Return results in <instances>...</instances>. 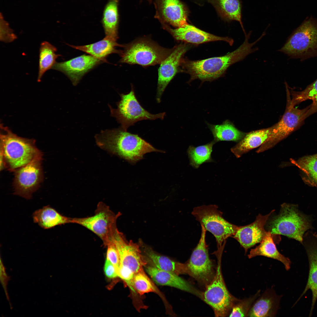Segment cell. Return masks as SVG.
I'll return each mask as SVG.
<instances>
[{"mask_svg": "<svg viewBox=\"0 0 317 317\" xmlns=\"http://www.w3.org/2000/svg\"><path fill=\"white\" fill-rule=\"evenodd\" d=\"M273 235L268 231L260 244L251 249L247 255L248 258L251 259L261 256L274 259L281 262L286 269L288 270L290 268L291 262L289 258L285 257L278 251L273 239Z\"/></svg>", "mask_w": 317, "mask_h": 317, "instance_id": "25", "label": "cell"}, {"mask_svg": "<svg viewBox=\"0 0 317 317\" xmlns=\"http://www.w3.org/2000/svg\"><path fill=\"white\" fill-rule=\"evenodd\" d=\"M302 244L306 250L309 265L308 280L302 295L309 289L311 291V313L317 299V234L310 231L306 232Z\"/></svg>", "mask_w": 317, "mask_h": 317, "instance_id": "20", "label": "cell"}, {"mask_svg": "<svg viewBox=\"0 0 317 317\" xmlns=\"http://www.w3.org/2000/svg\"><path fill=\"white\" fill-rule=\"evenodd\" d=\"M121 100L117 103L116 109L109 105L111 115L115 117L125 131L130 126L142 120L163 119L166 115L163 112L152 114L145 109L140 104L135 94L133 85L128 93L120 94Z\"/></svg>", "mask_w": 317, "mask_h": 317, "instance_id": "8", "label": "cell"}, {"mask_svg": "<svg viewBox=\"0 0 317 317\" xmlns=\"http://www.w3.org/2000/svg\"><path fill=\"white\" fill-rule=\"evenodd\" d=\"M56 48L50 43L45 41L40 45L39 50V71L38 81H40L44 73L53 68L56 63V60L60 56L56 54Z\"/></svg>", "mask_w": 317, "mask_h": 317, "instance_id": "30", "label": "cell"}, {"mask_svg": "<svg viewBox=\"0 0 317 317\" xmlns=\"http://www.w3.org/2000/svg\"><path fill=\"white\" fill-rule=\"evenodd\" d=\"M107 248L106 259L115 267L117 269L120 265V256L113 241L106 246Z\"/></svg>", "mask_w": 317, "mask_h": 317, "instance_id": "38", "label": "cell"}, {"mask_svg": "<svg viewBox=\"0 0 317 317\" xmlns=\"http://www.w3.org/2000/svg\"><path fill=\"white\" fill-rule=\"evenodd\" d=\"M291 161L305 173L308 182L317 186V154Z\"/></svg>", "mask_w": 317, "mask_h": 317, "instance_id": "33", "label": "cell"}, {"mask_svg": "<svg viewBox=\"0 0 317 317\" xmlns=\"http://www.w3.org/2000/svg\"><path fill=\"white\" fill-rule=\"evenodd\" d=\"M274 211L273 210L264 215L259 214L253 222L246 225L239 226L232 237L244 248L245 254L249 249L260 243L266 235L268 231L265 229V226Z\"/></svg>", "mask_w": 317, "mask_h": 317, "instance_id": "16", "label": "cell"}, {"mask_svg": "<svg viewBox=\"0 0 317 317\" xmlns=\"http://www.w3.org/2000/svg\"><path fill=\"white\" fill-rule=\"evenodd\" d=\"M42 156L41 152L29 163L14 171V195L30 199L39 188L43 179Z\"/></svg>", "mask_w": 317, "mask_h": 317, "instance_id": "11", "label": "cell"}, {"mask_svg": "<svg viewBox=\"0 0 317 317\" xmlns=\"http://www.w3.org/2000/svg\"><path fill=\"white\" fill-rule=\"evenodd\" d=\"M113 241L119 253L120 264L129 268L134 274L143 270L147 263L141 253L140 245L132 240H127L118 229Z\"/></svg>", "mask_w": 317, "mask_h": 317, "instance_id": "15", "label": "cell"}, {"mask_svg": "<svg viewBox=\"0 0 317 317\" xmlns=\"http://www.w3.org/2000/svg\"><path fill=\"white\" fill-rule=\"evenodd\" d=\"M215 205H203L195 207L192 214L206 231L215 237L217 244V251L223 252L226 239L233 237L239 226L234 225L222 217V213Z\"/></svg>", "mask_w": 317, "mask_h": 317, "instance_id": "6", "label": "cell"}, {"mask_svg": "<svg viewBox=\"0 0 317 317\" xmlns=\"http://www.w3.org/2000/svg\"><path fill=\"white\" fill-rule=\"evenodd\" d=\"M201 226L200 238L186 264L188 274L206 286L211 281L215 273L209 257L208 246L206 242L207 231L202 225Z\"/></svg>", "mask_w": 317, "mask_h": 317, "instance_id": "13", "label": "cell"}, {"mask_svg": "<svg viewBox=\"0 0 317 317\" xmlns=\"http://www.w3.org/2000/svg\"><path fill=\"white\" fill-rule=\"evenodd\" d=\"M149 2H151L152 0H148Z\"/></svg>", "mask_w": 317, "mask_h": 317, "instance_id": "41", "label": "cell"}, {"mask_svg": "<svg viewBox=\"0 0 317 317\" xmlns=\"http://www.w3.org/2000/svg\"><path fill=\"white\" fill-rule=\"evenodd\" d=\"M116 270L118 277L126 283L132 293H133L134 294H137L133 284V280L134 274L133 272L129 268L121 264Z\"/></svg>", "mask_w": 317, "mask_h": 317, "instance_id": "37", "label": "cell"}, {"mask_svg": "<svg viewBox=\"0 0 317 317\" xmlns=\"http://www.w3.org/2000/svg\"><path fill=\"white\" fill-rule=\"evenodd\" d=\"M281 297L272 289L259 296L252 306L247 317H274L279 308Z\"/></svg>", "mask_w": 317, "mask_h": 317, "instance_id": "22", "label": "cell"}, {"mask_svg": "<svg viewBox=\"0 0 317 317\" xmlns=\"http://www.w3.org/2000/svg\"><path fill=\"white\" fill-rule=\"evenodd\" d=\"M258 291L254 295L248 298L239 299L232 307L229 315L230 317H246L252 304L260 295Z\"/></svg>", "mask_w": 317, "mask_h": 317, "instance_id": "36", "label": "cell"}, {"mask_svg": "<svg viewBox=\"0 0 317 317\" xmlns=\"http://www.w3.org/2000/svg\"><path fill=\"white\" fill-rule=\"evenodd\" d=\"M120 213L116 214L102 202L97 204L92 216L82 218H71V223L79 224L97 235L106 247L113 241L114 234L117 229V220Z\"/></svg>", "mask_w": 317, "mask_h": 317, "instance_id": "9", "label": "cell"}, {"mask_svg": "<svg viewBox=\"0 0 317 317\" xmlns=\"http://www.w3.org/2000/svg\"><path fill=\"white\" fill-rule=\"evenodd\" d=\"M215 142L213 141L206 144L194 147L190 146L188 149V154L190 165L198 168L202 164L212 162L211 154L213 145Z\"/></svg>", "mask_w": 317, "mask_h": 317, "instance_id": "32", "label": "cell"}, {"mask_svg": "<svg viewBox=\"0 0 317 317\" xmlns=\"http://www.w3.org/2000/svg\"><path fill=\"white\" fill-rule=\"evenodd\" d=\"M143 255L147 264L177 275L188 274L186 263L172 260L169 258L156 253L150 247L142 246Z\"/></svg>", "mask_w": 317, "mask_h": 317, "instance_id": "23", "label": "cell"}, {"mask_svg": "<svg viewBox=\"0 0 317 317\" xmlns=\"http://www.w3.org/2000/svg\"><path fill=\"white\" fill-rule=\"evenodd\" d=\"M278 51L303 60L317 56V19L306 18Z\"/></svg>", "mask_w": 317, "mask_h": 317, "instance_id": "5", "label": "cell"}, {"mask_svg": "<svg viewBox=\"0 0 317 317\" xmlns=\"http://www.w3.org/2000/svg\"><path fill=\"white\" fill-rule=\"evenodd\" d=\"M310 107L309 105L303 109H299L289 102L281 119L272 126L270 136L256 152L262 153L272 148L298 129L309 116Z\"/></svg>", "mask_w": 317, "mask_h": 317, "instance_id": "12", "label": "cell"}, {"mask_svg": "<svg viewBox=\"0 0 317 317\" xmlns=\"http://www.w3.org/2000/svg\"><path fill=\"white\" fill-rule=\"evenodd\" d=\"M208 125L214 138V141H240L246 135L237 129L234 124L228 120H226L219 125Z\"/></svg>", "mask_w": 317, "mask_h": 317, "instance_id": "29", "label": "cell"}, {"mask_svg": "<svg viewBox=\"0 0 317 317\" xmlns=\"http://www.w3.org/2000/svg\"><path fill=\"white\" fill-rule=\"evenodd\" d=\"M251 33L245 35L242 44L237 49L226 55L199 60L191 61L183 59L181 71L190 76V81L199 79L203 81H212L221 77L228 68L245 59L248 55L256 51L257 48L253 46L262 37L254 42H249Z\"/></svg>", "mask_w": 317, "mask_h": 317, "instance_id": "1", "label": "cell"}, {"mask_svg": "<svg viewBox=\"0 0 317 317\" xmlns=\"http://www.w3.org/2000/svg\"><path fill=\"white\" fill-rule=\"evenodd\" d=\"M0 151L5 168L11 171L27 164L41 152L33 139L22 137L1 124Z\"/></svg>", "mask_w": 317, "mask_h": 317, "instance_id": "3", "label": "cell"}, {"mask_svg": "<svg viewBox=\"0 0 317 317\" xmlns=\"http://www.w3.org/2000/svg\"><path fill=\"white\" fill-rule=\"evenodd\" d=\"M221 256H217L216 272L211 281L206 286L203 299L212 308L216 317L229 315L232 307L239 300L229 292L226 286L222 273Z\"/></svg>", "mask_w": 317, "mask_h": 317, "instance_id": "10", "label": "cell"}, {"mask_svg": "<svg viewBox=\"0 0 317 317\" xmlns=\"http://www.w3.org/2000/svg\"><path fill=\"white\" fill-rule=\"evenodd\" d=\"M291 92L292 99L289 100L291 105L295 106L302 102L310 100L312 102L310 105L309 116L317 112V79L303 90L292 91Z\"/></svg>", "mask_w": 317, "mask_h": 317, "instance_id": "31", "label": "cell"}, {"mask_svg": "<svg viewBox=\"0 0 317 317\" xmlns=\"http://www.w3.org/2000/svg\"><path fill=\"white\" fill-rule=\"evenodd\" d=\"M272 127L250 132L231 149L237 158L253 149L261 146L270 136Z\"/></svg>", "mask_w": 317, "mask_h": 317, "instance_id": "24", "label": "cell"}, {"mask_svg": "<svg viewBox=\"0 0 317 317\" xmlns=\"http://www.w3.org/2000/svg\"><path fill=\"white\" fill-rule=\"evenodd\" d=\"M32 217L34 222L45 229L71 223V218L62 215L49 205L36 210L33 214Z\"/></svg>", "mask_w": 317, "mask_h": 317, "instance_id": "26", "label": "cell"}, {"mask_svg": "<svg viewBox=\"0 0 317 317\" xmlns=\"http://www.w3.org/2000/svg\"><path fill=\"white\" fill-rule=\"evenodd\" d=\"M268 231L273 235H282L302 243L305 232L312 228L309 216L299 209L297 205L284 203L279 213L268 223Z\"/></svg>", "mask_w": 317, "mask_h": 317, "instance_id": "4", "label": "cell"}, {"mask_svg": "<svg viewBox=\"0 0 317 317\" xmlns=\"http://www.w3.org/2000/svg\"><path fill=\"white\" fill-rule=\"evenodd\" d=\"M161 24L163 28L167 31L177 40L196 44L222 41H226L230 45H232L234 42L233 39L230 38L216 36L188 24L183 27L176 29L171 28L167 24Z\"/></svg>", "mask_w": 317, "mask_h": 317, "instance_id": "19", "label": "cell"}, {"mask_svg": "<svg viewBox=\"0 0 317 317\" xmlns=\"http://www.w3.org/2000/svg\"><path fill=\"white\" fill-rule=\"evenodd\" d=\"M133 284L135 291L139 295L141 296L145 293L151 292L161 294L144 270L134 274Z\"/></svg>", "mask_w": 317, "mask_h": 317, "instance_id": "35", "label": "cell"}, {"mask_svg": "<svg viewBox=\"0 0 317 317\" xmlns=\"http://www.w3.org/2000/svg\"><path fill=\"white\" fill-rule=\"evenodd\" d=\"M221 13L228 19L239 22L245 34L241 20V6L240 0H216Z\"/></svg>", "mask_w": 317, "mask_h": 317, "instance_id": "34", "label": "cell"}, {"mask_svg": "<svg viewBox=\"0 0 317 317\" xmlns=\"http://www.w3.org/2000/svg\"><path fill=\"white\" fill-rule=\"evenodd\" d=\"M119 0H109L104 9L101 23L105 37L116 41L119 22Z\"/></svg>", "mask_w": 317, "mask_h": 317, "instance_id": "27", "label": "cell"}, {"mask_svg": "<svg viewBox=\"0 0 317 317\" xmlns=\"http://www.w3.org/2000/svg\"><path fill=\"white\" fill-rule=\"evenodd\" d=\"M97 145L101 148L134 163L143 158L146 153L157 149L138 134L131 133L121 127L102 131L95 136Z\"/></svg>", "mask_w": 317, "mask_h": 317, "instance_id": "2", "label": "cell"}, {"mask_svg": "<svg viewBox=\"0 0 317 317\" xmlns=\"http://www.w3.org/2000/svg\"><path fill=\"white\" fill-rule=\"evenodd\" d=\"M104 270L106 276L109 278H113L118 276L115 267L107 259L105 260Z\"/></svg>", "mask_w": 317, "mask_h": 317, "instance_id": "40", "label": "cell"}, {"mask_svg": "<svg viewBox=\"0 0 317 317\" xmlns=\"http://www.w3.org/2000/svg\"><path fill=\"white\" fill-rule=\"evenodd\" d=\"M185 43L174 47L170 54L160 64L158 70L156 100L158 103L166 87L176 74L181 71V67L184 54L189 49Z\"/></svg>", "mask_w": 317, "mask_h": 317, "instance_id": "14", "label": "cell"}, {"mask_svg": "<svg viewBox=\"0 0 317 317\" xmlns=\"http://www.w3.org/2000/svg\"><path fill=\"white\" fill-rule=\"evenodd\" d=\"M73 48L83 51L103 61L108 55L112 53H120L116 48L122 46L114 41L105 37L102 40L95 43L82 46L69 45Z\"/></svg>", "mask_w": 317, "mask_h": 317, "instance_id": "28", "label": "cell"}, {"mask_svg": "<svg viewBox=\"0 0 317 317\" xmlns=\"http://www.w3.org/2000/svg\"><path fill=\"white\" fill-rule=\"evenodd\" d=\"M155 17L161 23L169 24L177 28L188 24L185 7L179 0H155Z\"/></svg>", "mask_w": 317, "mask_h": 317, "instance_id": "17", "label": "cell"}, {"mask_svg": "<svg viewBox=\"0 0 317 317\" xmlns=\"http://www.w3.org/2000/svg\"><path fill=\"white\" fill-rule=\"evenodd\" d=\"M173 49L162 47L148 39L140 38L124 46V50L120 54V62L145 66L160 64Z\"/></svg>", "mask_w": 317, "mask_h": 317, "instance_id": "7", "label": "cell"}, {"mask_svg": "<svg viewBox=\"0 0 317 317\" xmlns=\"http://www.w3.org/2000/svg\"><path fill=\"white\" fill-rule=\"evenodd\" d=\"M1 20V40L6 42L12 41L16 38L7 23L3 19Z\"/></svg>", "mask_w": 317, "mask_h": 317, "instance_id": "39", "label": "cell"}, {"mask_svg": "<svg viewBox=\"0 0 317 317\" xmlns=\"http://www.w3.org/2000/svg\"><path fill=\"white\" fill-rule=\"evenodd\" d=\"M102 61L91 55H84L66 61L56 63L52 69L65 74L75 85L85 74Z\"/></svg>", "mask_w": 317, "mask_h": 317, "instance_id": "18", "label": "cell"}, {"mask_svg": "<svg viewBox=\"0 0 317 317\" xmlns=\"http://www.w3.org/2000/svg\"><path fill=\"white\" fill-rule=\"evenodd\" d=\"M144 267L146 272L156 284L177 288L192 294L203 300V292L178 275L148 264Z\"/></svg>", "mask_w": 317, "mask_h": 317, "instance_id": "21", "label": "cell"}]
</instances>
